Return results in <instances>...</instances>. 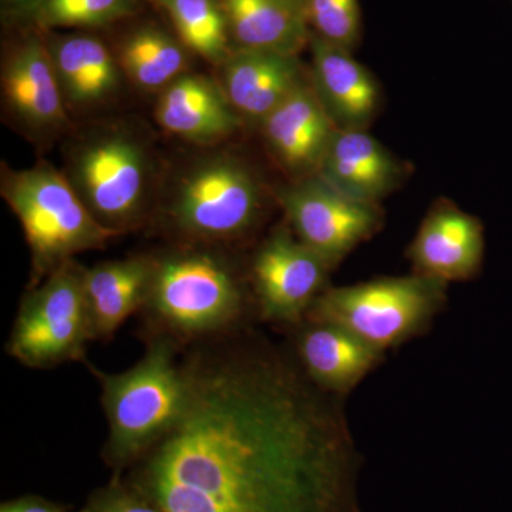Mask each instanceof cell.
<instances>
[{
    "label": "cell",
    "mask_w": 512,
    "mask_h": 512,
    "mask_svg": "<svg viewBox=\"0 0 512 512\" xmlns=\"http://www.w3.org/2000/svg\"><path fill=\"white\" fill-rule=\"evenodd\" d=\"M180 365L177 413L124 483L161 512H362L345 416L292 350L249 326Z\"/></svg>",
    "instance_id": "1"
},
{
    "label": "cell",
    "mask_w": 512,
    "mask_h": 512,
    "mask_svg": "<svg viewBox=\"0 0 512 512\" xmlns=\"http://www.w3.org/2000/svg\"><path fill=\"white\" fill-rule=\"evenodd\" d=\"M140 313L144 343L163 340L178 352L249 328L251 286L222 248L177 244L153 255Z\"/></svg>",
    "instance_id": "2"
},
{
    "label": "cell",
    "mask_w": 512,
    "mask_h": 512,
    "mask_svg": "<svg viewBox=\"0 0 512 512\" xmlns=\"http://www.w3.org/2000/svg\"><path fill=\"white\" fill-rule=\"evenodd\" d=\"M177 349L163 340L146 342V352L130 369L107 373L87 362L101 390L107 440L101 457L120 476L171 423L183 394Z\"/></svg>",
    "instance_id": "3"
},
{
    "label": "cell",
    "mask_w": 512,
    "mask_h": 512,
    "mask_svg": "<svg viewBox=\"0 0 512 512\" xmlns=\"http://www.w3.org/2000/svg\"><path fill=\"white\" fill-rule=\"evenodd\" d=\"M2 195L22 225L36 286L74 256L106 248L120 232L101 225L77 194L66 174L39 164L5 171Z\"/></svg>",
    "instance_id": "4"
},
{
    "label": "cell",
    "mask_w": 512,
    "mask_h": 512,
    "mask_svg": "<svg viewBox=\"0 0 512 512\" xmlns=\"http://www.w3.org/2000/svg\"><path fill=\"white\" fill-rule=\"evenodd\" d=\"M447 286L416 274L329 286L305 320L339 326L386 353L429 329L446 305Z\"/></svg>",
    "instance_id": "5"
},
{
    "label": "cell",
    "mask_w": 512,
    "mask_h": 512,
    "mask_svg": "<svg viewBox=\"0 0 512 512\" xmlns=\"http://www.w3.org/2000/svg\"><path fill=\"white\" fill-rule=\"evenodd\" d=\"M262 215L258 180L232 157L190 168L168 201L165 227L180 244L224 248L248 237Z\"/></svg>",
    "instance_id": "6"
},
{
    "label": "cell",
    "mask_w": 512,
    "mask_h": 512,
    "mask_svg": "<svg viewBox=\"0 0 512 512\" xmlns=\"http://www.w3.org/2000/svg\"><path fill=\"white\" fill-rule=\"evenodd\" d=\"M83 268L73 259L23 295L6 342V353L20 365L42 370L69 362L86 365L94 336Z\"/></svg>",
    "instance_id": "7"
},
{
    "label": "cell",
    "mask_w": 512,
    "mask_h": 512,
    "mask_svg": "<svg viewBox=\"0 0 512 512\" xmlns=\"http://www.w3.org/2000/svg\"><path fill=\"white\" fill-rule=\"evenodd\" d=\"M66 177L104 227L123 235L143 224L151 163L130 134L109 130L80 141L69 158Z\"/></svg>",
    "instance_id": "8"
},
{
    "label": "cell",
    "mask_w": 512,
    "mask_h": 512,
    "mask_svg": "<svg viewBox=\"0 0 512 512\" xmlns=\"http://www.w3.org/2000/svg\"><path fill=\"white\" fill-rule=\"evenodd\" d=\"M332 271L292 229H275L256 249L249 266L248 282L258 319L295 329L329 288Z\"/></svg>",
    "instance_id": "9"
},
{
    "label": "cell",
    "mask_w": 512,
    "mask_h": 512,
    "mask_svg": "<svg viewBox=\"0 0 512 512\" xmlns=\"http://www.w3.org/2000/svg\"><path fill=\"white\" fill-rule=\"evenodd\" d=\"M279 202L293 234L332 269L382 227L377 205L340 194L319 175L282 188Z\"/></svg>",
    "instance_id": "10"
},
{
    "label": "cell",
    "mask_w": 512,
    "mask_h": 512,
    "mask_svg": "<svg viewBox=\"0 0 512 512\" xmlns=\"http://www.w3.org/2000/svg\"><path fill=\"white\" fill-rule=\"evenodd\" d=\"M259 126L266 147L295 181L318 174L338 130L313 89L311 77Z\"/></svg>",
    "instance_id": "11"
},
{
    "label": "cell",
    "mask_w": 512,
    "mask_h": 512,
    "mask_svg": "<svg viewBox=\"0 0 512 512\" xmlns=\"http://www.w3.org/2000/svg\"><path fill=\"white\" fill-rule=\"evenodd\" d=\"M484 249L483 224L474 215L443 204L421 222L407 258L414 274L448 285L473 279L483 265Z\"/></svg>",
    "instance_id": "12"
},
{
    "label": "cell",
    "mask_w": 512,
    "mask_h": 512,
    "mask_svg": "<svg viewBox=\"0 0 512 512\" xmlns=\"http://www.w3.org/2000/svg\"><path fill=\"white\" fill-rule=\"evenodd\" d=\"M6 107L29 131L45 134L67 124V104L46 40L26 37L10 53L2 73Z\"/></svg>",
    "instance_id": "13"
},
{
    "label": "cell",
    "mask_w": 512,
    "mask_h": 512,
    "mask_svg": "<svg viewBox=\"0 0 512 512\" xmlns=\"http://www.w3.org/2000/svg\"><path fill=\"white\" fill-rule=\"evenodd\" d=\"M291 350L309 380L336 397L352 392L384 357L348 330L313 320L292 329Z\"/></svg>",
    "instance_id": "14"
},
{
    "label": "cell",
    "mask_w": 512,
    "mask_h": 512,
    "mask_svg": "<svg viewBox=\"0 0 512 512\" xmlns=\"http://www.w3.org/2000/svg\"><path fill=\"white\" fill-rule=\"evenodd\" d=\"M313 89L340 130H367L380 106V90L372 73L350 50L312 35Z\"/></svg>",
    "instance_id": "15"
},
{
    "label": "cell",
    "mask_w": 512,
    "mask_h": 512,
    "mask_svg": "<svg viewBox=\"0 0 512 512\" xmlns=\"http://www.w3.org/2000/svg\"><path fill=\"white\" fill-rule=\"evenodd\" d=\"M403 174L400 161L367 130L338 128L316 175L352 200L377 205Z\"/></svg>",
    "instance_id": "16"
},
{
    "label": "cell",
    "mask_w": 512,
    "mask_h": 512,
    "mask_svg": "<svg viewBox=\"0 0 512 512\" xmlns=\"http://www.w3.org/2000/svg\"><path fill=\"white\" fill-rule=\"evenodd\" d=\"M221 67L222 89L244 123L261 124L309 79L298 56L261 50L235 49Z\"/></svg>",
    "instance_id": "17"
},
{
    "label": "cell",
    "mask_w": 512,
    "mask_h": 512,
    "mask_svg": "<svg viewBox=\"0 0 512 512\" xmlns=\"http://www.w3.org/2000/svg\"><path fill=\"white\" fill-rule=\"evenodd\" d=\"M156 120L174 136L197 144L224 140L244 124L221 83L185 73L160 92Z\"/></svg>",
    "instance_id": "18"
},
{
    "label": "cell",
    "mask_w": 512,
    "mask_h": 512,
    "mask_svg": "<svg viewBox=\"0 0 512 512\" xmlns=\"http://www.w3.org/2000/svg\"><path fill=\"white\" fill-rule=\"evenodd\" d=\"M153 255L111 259L83 268L94 342H110L130 316L140 313L153 276Z\"/></svg>",
    "instance_id": "19"
},
{
    "label": "cell",
    "mask_w": 512,
    "mask_h": 512,
    "mask_svg": "<svg viewBox=\"0 0 512 512\" xmlns=\"http://www.w3.org/2000/svg\"><path fill=\"white\" fill-rule=\"evenodd\" d=\"M46 42L67 106L94 107L119 90L124 76L119 60L97 37L69 35Z\"/></svg>",
    "instance_id": "20"
},
{
    "label": "cell",
    "mask_w": 512,
    "mask_h": 512,
    "mask_svg": "<svg viewBox=\"0 0 512 512\" xmlns=\"http://www.w3.org/2000/svg\"><path fill=\"white\" fill-rule=\"evenodd\" d=\"M235 49L298 56L311 42L305 15L279 0H221Z\"/></svg>",
    "instance_id": "21"
},
{
    "label": "cell",
    "mask_w": 512,
    "mask_h": 512,
    "mask_svg": "<svg viewBox=\"0 0 512 512\" xmlns=\"http://www.w3.org/2000/svg\"><path fill=\"white\" fill-rule=\"evenodd\" d=\"M187 47L164 30L140 28L124 37L117 60L124 76L144 92H163L187 73Z\"/></svg>",
    "instance_id": "22"
},
{
    "label": "cell",
    "mask_w": 512,
    "mask_h": 512,
    "mask_svg": "<svg viewBox=\"0 0 512 512\" xmlns=\"http://www.w3.org/2000/svg\"><path fill=\"white\" fill-rule=\"evenodd\" d=\"M188 52L222 66L234 53L221 0H158Z\"/></svg>",
    "instance_id": "23"
},
{
    "label": "cell",
    "mask_w": 512,
    "mask_h": 512,
    "mask_svg": "<svg viewBox=\"0 0 512 512\" xmlns=\"http://www.w3.org/2000/svg\"><path fill=\"white\" fill-rule=\"evenodd\" d=\"M137 0H36L28 9L40 28H101L131 15Z\"/></svg>",
    "instance_id": "24"
},
{
    "label": "cell",
    "mask_w": 512,
    "mask_h": 512,
    "mask_svg": "<svg viewBox=\"0 0 512 512\" xmlns=\"http://www.w3.org/2000/svg\"><path fill=\"white\" fill-rule=\"evenodd\" d=\"M305 19L312 35L352 52L360 39L357 0H306Z\"/></svg>",
    "instance_id": "25"
},
{
    "label": "cell",
    "mask_w": 512,
    "mask_h": 512,
    "mask_svg": "<svg viewBox=\"0 0 512 512\" xmlns=\"http://www.w3.org/2000/svg\"><path fill=\"white\" fill-rule=\"evenodd\" d=\"M79 512H161L144 495L124 483L120 477L111 476L103 487L96 488Z\"/></svg>",
    "instance_id": "26"
},
{
    "label": "cell",
    "mask_w": 512,
    "mask_h": 512,
    "mask_svg": "<svg viewBox=\"0 0 512 512\" xmlns=\"http://www.w3.org/2000/svg\"><path fill=\"white\" fill-rule=\"evenodd\" d=\"M0 512H72L64 505L40 495H22L0 504Z\"/></svg>",
    "instance_id": "27"
},
{
    "label": "cell",
    "mask_w": 512,
    "mask_h": 512,
    "mask_svg": "<svg viewBox=\"0 0 512 512\" xmlns=\"http://www.w3.org/2000/svg\"><path fill=\"white\" fill-rule=\"evenodd\" d=\"M35 2L36 0H3V3H6L8 6L25 10H28Z\"/></svg>",
    "instance_id": "28"
},
{
    "label": "cell",
    "mask_w": 512,
    "mask_h": 512,
    "mask_svg": "<svg viewBox=\"0 0 512 512\" xmlns=\"http://www.w3.org/2000/svg\"><path fill=\"white\" fill-rule=\"evenodd\" d=\"M279 2L284 3V5L289 6V8L298 10V12H302L303 15H305L306 0H279Z\"/></svg>",
    "instance_id": "29"
}]
</instances>
